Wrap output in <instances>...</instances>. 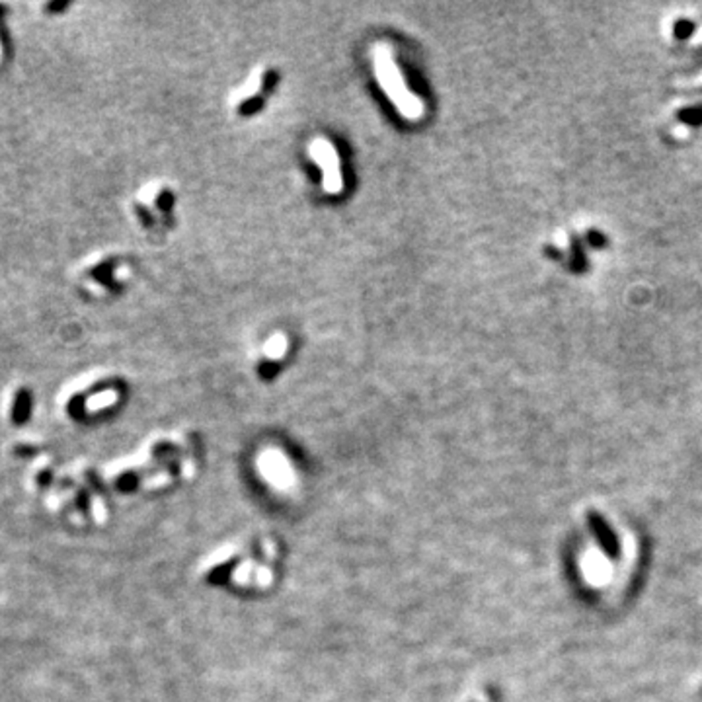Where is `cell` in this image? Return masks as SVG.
<instances>
[{
  "label": "cell",
  "mask_w": 702,
  "mask_h": 702,
  "mask_svg": "<svg viewBox=\"0 0 702 702\" xmlns=\"http://www.w3.org/2000/svg\"><path fill=\"white\" fill-rule=\"evenodd\" d=\"M31 404H33V396L28 389H20L14 396V406H12V423L14 426H23L26 421L30 420L31 416Z\"/></svg>",
  "instance_id": "277c9868"
},
{
  "label": "cell",
  "mask_w": 702,
  "mask_h": 702,
  "mask_svg": "<svg viewBox=\"0 0 702 702\" xmlns=\"http://www.w3.org/2000/svg\"><path fill=\"white\" fill-rule=\"evenodd\" d=\"M588 523L591 526L593 534H595L597 542L605 550V554L611 558H618V554H620V542H618L617 534L611 529V525L603 519V515L597 512H589Z\"/></svg>",
  "instance_id": "3957f363"
},
{
  "label": "cell",
  "mask_w": 702,
  "mask_h": 702,
  "mask_svg": "<svg viewBox=\"0 0 702 702\" xmlns=\"http://www.w3.org/2000/svg\"><path fill=\"white\" fill-rule=\"evenodd\" d=\"M310 158L320 166L324 190L328 193H340L344 188L342 172H340V156L336 148L326 139H314L310 143Z\"/></svg>",
  "instance_id": "7a4b0ae2"
},
{
  "label": "cell",
  "mask_w": 702,
  "mask_h": 702,
  "mask_svg": "<svg viewBox=\"0 0 702 702\" xmlns=\"http://www.w3.org/2000/svg\"><path fill=\"white\" fill-rule=\"evenodd\" d=\"M374 70L379 77V85L387 96L392 99L400 114L408 119H418L423 114V104L408 90V86L402 80V72L398 70L396 63L392 59V53L384 45L377 47L374 51Z\"/></svg>",
  "instance_id": "6da1fadb"
},
{
  "label": "cell",
  "mask_w": 702,
  "mask_h": 702,
  "mask_svg": "<svg viewBox=\"0 0 702 702\" xmlns=\"http://www.w3.org/2000/svg\"><path fill=\"white\" fill-rule=\"evenodd\" d=\"M283 351H285V338L283 336H274L266 345V353L269 357H281Z\"/></svg>",
  "instance_id": "5b68a950"
}]
</instances>
